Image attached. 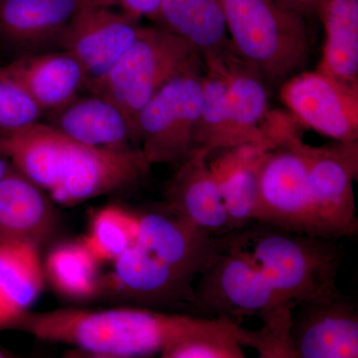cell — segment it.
Segmentation results:
<instances>
[{
	"label": "cell",
	"instance_id": "cell-1",
	"mask_svg": "<svg viewBox=\"0 0 358 358\" xmlns=\"http://www.w3.org/2000/svg\"><path fill=\"white\" fill-rule=\"evenodd\" d=\"M0 150L63 207L138 187L152 166L140 148L90 147L43 121L0 131Z\"/></svg>",
	"mask_w": 358,
	"mask_h": 358
},
{
	"label": "cell",
	"instance_id": "cell-2",
	"mask_svg": "<svg viewBox=\"0 0 358 358\" xmlns=\"http://www.w3.org/2000/svg\"><path fill=\"white\" fill-rule=\"evenodd\" d=\"M215 320L136 306L107 310L62 308L29 310L11 331L72 346L75 352L89 357H148L162 355Z\"/></svg>",
	"mask_w": 358,
	"mask_h": 358
},
{
	"label": "cell",
	"instance_id": "cell-3",
	"mask_svg": "<svg viewBox=\"0 0 358 358\" xmlns=\"http://www.w3.org/2000/svg\"><path fill=\"white\" fill-rule=\"evenodd\" d=\"M338 240L258 222L217 237L219 248L249 260L294 306L341 293L336 286L343 260Z\"/></svg>",
	"mask_w": 358,
	"mask_h": 358
},
{
	"label": "cell",
	"instance_id": "cell-4",
	"mask_svg": "<svg viewBox=\"0 0 358 358\" xmlns=\"http://www.w3.org/2000/svg\"><path fill=\"white\" fill-rule=\"evenodd\" d=\"M203 72V58L185 39L162 26H143L117 62L85 90L112 101L134 127L136 115L162 87Z\"/></svg>",
	"mask_w": 358,
	"mask_h": 358
},
{
	"label": "cell",
	"instance_id": "cell-5",
	"mask_svg": "<svg viewBox=\"0 0 358 358\" xmlns=\"http://www.w3.org/2000/svg\"><path fill=\"white\" fill-rule=\"evenodd\" d=\"M231 48L265 81L279 83L301 72L308 59L303 17L275 0H221Z\"/></svg>",
	"mask_w": 358,
	"mask_h": 358
},
{
	"label": "cell",
	"instance_id": "cell-6",
	"mask_svg": "<svg viewBox=\"0 0 358 358\" xmlns=\"http://www.w3.org/2000/svg\"><path fill=\"white\" fill-rule=\"evenodd\" d=\"M303 143L293 122L264 155L259 169V199L254 222L324 236L308 192Z\"/></svg>",
	"mask_w": 358,
	"mask_h": 358
},
{
	"label": "cell",
	"instance_id": "cell-7",
	"mask_svg": "<svg viewBox=\"0 0 358 358\" xmlns=\"http://www.w3.org/2000/svg\"><path fill=\"white\" fill-rule=\"evenodd\" d=\"M203 73L169 82L136 115L138 147L152 166H178L192 152L203 101Z\"/></svg>",
	"mask_w": 358,
	"mask_h": 358
},
{
	"label": "cell",
	"instance_id": "cell-8",
	"mask_svg": "<svg viewBox=\"0 0 358 358\" xmlns=\"http://www.w3.org/2000/svg\"><path fill=\"white\" fill-rule=\"evenodd\" d=\"M194 289L204 315L225 317L237 324L247 317L262 320L287 306L294 307L249 260L221 248L199 275Z\"/></svg>",
	"mask_w": 358,
	"mask_h": 358
},
{
	"label": "cell",
	"instance_id": "cell-9",
	"mask_svg": "<svg viewBox=\"0 0 358 358\" xmlns=\"http://www.w3.org/2000/svg\"><path fill=\"white\" fill-rule=\"evenodd\" d=\"M308 192L315 218L326 237H353L358 221L353 183L358 173V141L312 147L303 143Z\"/></svg>",
	"mask_w": 358,
	"mask_h": 358
},
{
	"label": "cell",
	"instance_id": "cell-10",
	"mask_svg": "<svg viewBox=\"0 0 358 358\" xmlns=\"http://www.w3.org/2000/svg\"><path fill=\"white\" fill-rule=\"evenodd\" d=\"M193 281L194 278L134 243L113 261L112 273L105 275L103 294H115L136 307L179 308L206 317L197 301Z\"/></svg>",
	"mask_w": 358,
	"mask_h": 358
},
{
	"label": "cell",
	"instance_id": "cell-11",
	"mask_svg": "<svg viewBox=\"0 0 358 358\" xmlns=\"http://www.w3.org/2000/svg\"><path fill=\"white\" fill-rule=\"evenodd\" d=\"M281 99L303 126L338 143L358 141V87L301 71L282 82Z\"/></svg>",
	"mask_w": 358,
	"mask_h": 358
},
{
	"label": "cell",
	"instance_id": "cell-12",
	"mask_svg": "<svg viewBox=\"0 0 358 358\" xmlns=\"http://www.w3.org/2000/svg\"><path fill=\"white\" fill-rule=\"evenodd\" d=\"M143 26L138 18L124 11L115 10L103 2H94L71 20L57 47L79 61L88 85L103 76L117 62Z\"/></svg>",
	"mask_w": 358,
	"mask_h": 358
},
{
	"label": "cell",
	"instance_id": "cell-13",
	"mask_svg": "<svg viewBox=\"0 0 358 358\" xmlns=\"http://www.w3.org/2000/svg\"><path fill=\"white\" fill-rule=\"evenodd\" d=\"M292 338L298 358H357L358 313L343 293L294 306Z\"/></svg>",
	"mask_w": 358,
	"mask_h": 358
},
{
	"label": "cell",
	"instance_id": "cell-14",
	"mask_svg": "<svg viewBox=\"0 0 358 358\" xmlns=\"http://www.w3.org/2000/svg\"><path fill=\"white\" fill-rule=\"evenodd\" d=\"M136 217V243L183 274L195 279L217 255V237L166 206Z\"/></svg>",
	"mask_w": 358,
	"mask_h": 358
},
{
	"label": "cell",
	"instance_id": "cell-15",
	"mask_svg": "<svg viewBox=\"0 0 358 358\" xmlns=\"http://www.w3.org/2000/svg\"><path fill=\"white\" fill-rule=\"evenodd\" d=\"M204 67L222 78L228 106L240 145L275 148L263 131L267 117L268 96L265 79L231 48L203 58Z\"/></svg>",
	"mask_w": 358,
	"mask_h": 358
},
{
	"label": "cell",
	"instance_id": "cell-16",
	"mask_svg": "<svg viewBox=\"0 0 358 358\" xmlns=\"http://www.w3.org/2000/svg\"><path fill=\"white\" fill-rule=\"evenodd\" d=\"M103 0H0V39L21 55L54 44L85 7ZM106 3V2H103ZM110 6V4H109Z\"/></svg>",
	"mask_w": 358,
	"mask_h": 358
},
{
	"label": "cell",
	"instance_id": "cell-17",
	"mask_svg": "<svg viewBox=\"0 0 358 358\" xmlns=\"http://www.w3.org/2000/svg\"><path fill=\"white\" fill-rule=\"evenodd\" d=\"M167 181L164 206L214 236L230 232L229 217L208 157L192 150Z\"/></svg>",
	"mask_w": 358,
	"mask_h": 358
},
{
	"label": "cell",
	"instance_id": "cell-18",
	"mask_svg": "<svg viewBox=\"0 0 358 358\" xmlns=\"http://www.w3.org/2000/svg\"><path fill=\"white\" fill-rule=\"evenodd\" d=\"M0 69L27 92L44 114L61 109L86 89L84 68L62 49L18 56Z\"/></svg>",
	"mask_w": 358,
	"mask_h": 358
},
{
	"label": "cell",
	"instance_id": "cell-19",
	"mask_svg": "<svg viewBox=\"0 0 358 358\" xmlns=\"http://www.w3.org/2000/svg\"><path fill=\"white\" fill-rule=\"evenodd\" d=\"M55 205L13 166L0 180V241L31 242L41 247L57 230Z\"/></svg>",
	"mask_w": 358,
	"mask_h": 358
},
{
	"label": "cell",
	"instance_id": "cell-20",
	"mask_svg": "<svg viewBox=\"0 0 358 358\" xmlns=\"http://www.w3.org/2000/svg\"><path fill=\"white\" fill-rule=\"evenodd\" d=\"M43 117L44 122L68 138L90 147H138L136 129L128 115L112 101L95 94L79 95Z\"/></svg>",
	"mask_w": 358,
	"mask_h": 358
},
{
	"label": "cell",
	"instance_id": "cell-21",
	"mask_svg": "<svg viewBox=\"0 0 358 358\" xmlns=\"http://www.w3.org/2000/svg\"><path fill=\"white\" fill-rule=\"evenodd\" d=\"M45 282L41 247L0 241V331L13 329L31 310Z\"/></svg>",
	"mask_w": 358,
	"mask_h": 358
},
{
	"label": "cell",
	"instance_id": "cell-22",
	"mask_svg": "<svg viewBox=\"0 0 358 358\" xmlns=\"http://www.w3.org/2000/svg\"><path fill=\"white\" fill-rule=\"evenodd\" d=\"M267 150L257 145H240L218 150L216 152L220 155L214 159L208 157L229 217L231 231L255 221L259 169Z\"/></svg>",
	"mask_w": 358,
	"mask_h": 358
},
{
	"label": "cell",
	"instance_id": "cell-23",
	"mask_svg": "<svg viewBox=\"0 0 358 358\" xmlns=\"http://www.w3.org/2000/svg\"><path fill=\"white\" fill-rule=\"evenodd\" d=\"M317 14L326 33L317 70L358 87V0H320Z\"/></svg>",
	"mask_w": 358,
	"mask_h": 358
},
{
	"label": "cell",
	"instance_id": "cell-24",
	"mask_svg": "<svg viewBox=\"0 0 358 358\" xmlns=\"http://www.w3.org/2000/svg\"><path fill=\"white\" fill-rule=\"evenodd\" d=\"M85 238L54 245L43 260L45 279L65 300L83 303L103 296L105 275Z\"/></svg>",
	"mask_w": 358,
	"mask_h": 358
},
{
	"label": "cell",
	"instance_id": "cell-25",
	"mask_svg": "<svg viewBox=\"0 0 358 358\" xmlns=\"http://www.w3.org/2000/svg\"><path fill=\"white\" fill-rule=\"evenodd\" d=\"M155 22L185 39L202 58L221 53L230 43L221 0H162Z\"/></svg>",
	"mask_w": 358,
	"mask_h": 358
},
{
	"label": "cell",
	"instance_id": "cell-26",
	"mask_svg": "<svg viewBox=\"0 0 358 358\" xmlns=\"http://www.w3.org/2000/svg\"><path fill=\"white\" fill-rule=\"evenodd\" d=\"M202 86L203 101L192 150H199L209 157L218 150L239 147V143L222 78L215 71L204 67Z\"/></svg>",
	"mask_w": 358,
	"mask_h": 358
},
{
	"label": "cell",
	"instance_id": "cell-27",
	"mask_svg": "<svg viewBox=\"0 0 358 358\" xmlns=\"http://www.w3.org/2000/svg\"><path fill=\"white\" fill-rule=\"evenodd\" d=\"M136 212L110 205L95 212L84 238L100 262H113L136 243Z\"/></svg>",
	"mask_w": 358,
	"mask_h": 358
},
{
	"label": "cell",
	"instance_id": "cell-28",
	"mask_svg": "<svg viewBox=\"0 0 358 358\" xmlns=\"http://www.w3.org/2000/svg\"><path fill=\"white\" fill-rule=\"evenodd\" d=\"M243 327L225 317L183 339L162 353L164 358H244Z\"/></svg>",
	"mask_w": 358,
	"mask_h": 358
},
{
	"label": "cell",
	"instance_id": "cell-29",
	"mask_svg": "<svg viewBox=\"0 0 358 358\" xmlns=\"http://www.w3.org/2000/svg\"><path fill=\"white\" fill-rule=\"evenodd\" d=\"M294 307H286L262 320L257 331L243 327L242 345L252 348L261 358H298L292 338Z\"/></svg>",
	"mask_w": 358,
	"mask_h": 358
},
{
	"label": "cell",
	"instance_id": "cell-30",
	"mask_svg": "<svg viewBox=\"0 0 358 358\" xmlns=\"http://www.w3.org/2000/svg\"><path fill=\"white\" fill-rule=\"evenodd\" d=\"M44 112L22 87L0 69V131H14L42 121Z\"/></svg>",
	"mask_w": 358,
	"mask_h": 358
},
{
	"label": "cell",
	"instance_id": "cell-31",
	"mask_svg": "<svg viewBox=\"0 0 358 358\" xmlns=\"http://www.w3.org/2000/svg\"><path fill=\"white\" fill-rule=\"evenodd\" d=\"M112 6H119L121 10L141 20L150 18L157 21L162 0H103Z\"/></svg>",
	"mask_w": 358,
	"mask_h": 358
},
{
	"label": "cell",
	"instance_id": "cell-32",
	"mask_svg": "<svg viewBox=\"0 0 358 358\" xmlns=\"http://www.w3.org/2000/svg\"><path fill=\"white\" fill-rule=\"evenodd\" d=\"M279 6L301 17L317 14L320 0H275Z\"/></svg>",
	"mask_w": 358,
	"mask_h": 358
},
{
	"label": "cell",
	"instance_id": "cell-33",
	"mask_svg": "<svg viewBox=\"0 0 358 358\" xmlns=\"http://www.w3.org/2000/svg\"><path fill=\"white\" fill-rule=\"evenodd\" d=\"M13 166L8 157L0 150V180L6 176V173L13 169Z\"/></svg>",
	"mask_w": 358,
	"mask_h": 358
}]
</instances>
